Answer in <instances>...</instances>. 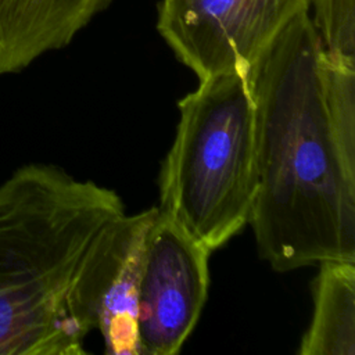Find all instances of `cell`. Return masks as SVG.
Listing matches in <instances>:
<instances>
[{"label":"cell","mask_w":355,"mask_h":355,"mask_svg":"<svg viewBox=\"0 0 355 355\" xmlns=\"http://www.w3.org/2000/svg\"><path fill=\"white\" fill-rule=\"evenodd\" d=\"M323 49L308 10L245 71L255 107L257 193L248 225L275 270L355 261V155L333 128Z\"/></svg>","instance_id":"1"},{"label":"cell","mask_w":355,"mask_h":355,"mask_svg":"<svg viewBox=\"0 0 355 355\" xmlns=\"http://www.w3.org/2000/svg\"><path fill=\"white\" fill-rule=\"evenodd\" d=\"M125 214L121 197L47 164L0 183V355H80L75 309L85 258Z\"/></svg>","instance_id":"2"},{"label":"cell","mask_w":355,"mask_h":355,"mask_svg":"<svg viewBox=\"0 0 355 355\" xmlns=\"http://www.w3.org/2000/svg\"><path fill=\"white\" fill-rule=\"evenodd\" d=\"M257 180L255 107L245 72L201 79L179 101L158 209L212 252L248 225Z\"/></svg>","instance_id":"3"},{"label":"cell","mask_w":355,"mask_h":355,"mask_svg":"<svg viewBox=\"0 0 355 355\" xmlns=\"http://www.w3.org/2000/svg\"><path fill=\"white\" fill-rule=\"evenodd\" d=\"M311 0H162L157 29L197 78L245 72Z\"/></svg>","instance_id":"4"},{"label":"cell","mask_w":355,"mask_h":355,"mask_svg":"<svg viewBox=\"0 0 355 355\" xmlns=\"http://www.w3.org/2000/svg\"><path fill=\"white\" fill-rule=\"evenodd\" d=\"M209 254L158 209L146 236L137 290L140 355H173L182 348L207 301Z\"/></svg>","instance_id":"5"},{"label":"cell","mask_w":355,"mask_h":355,"mask_svg":"<svg viewBox=\"0 0 355 355\" xmlns=\"http://www.w3.org/2000/svg\"><path fill=\"white\" fill-rule=\"evenodd\" d=\"M158 212L150 208L111 220L93 241L78 276L76 313L89 334L98 329L105 351L140 355L136 313L147 232Z\"/></svg>","instance_id":"6"},{"label":"cell","mask_w":355,"mask_h":355,"mask_svg":"<svg viewBox=\"0 0 355 355\" xmlns=\"http://www.w3.org/2000/svg\"><path fill=\"white\" fill-rule=\"evenodd\" d=\"M110 0H0V75L65 47Z\"/></svg>","instance_id":"7"},{"label":"cell","mask_w":355,"mask_h":355,"mask_svg":"<svg viewBox=\"0 0 355 355\" xmlns=\"http://www.w3.org/2000/svg\"><path fill=\"white\" fill-rule=\"evenodd\" d=\"M301 355H355V261L319 262L313 313Z\"/></svg>","instance_id":"8"},{"label":"cell","mask_w":355,"mask_h":355,"mask_svg":"<svg viewBox=\"0 0 355 355\" xmlns=\"http://www.w3.org/2000/svg\"><path fill=\"white\" fill-rule=\"evenodd\" d=\"M315 28L326 54L355 67V0H311Z\"/></svg>","instance_id":"9"}]
</instances>
